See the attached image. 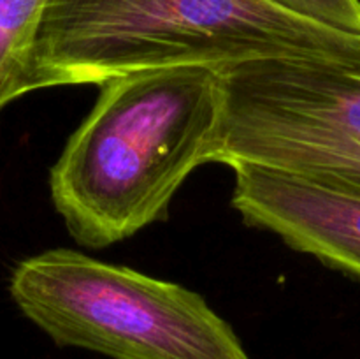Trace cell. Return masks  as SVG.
Wrapping results in <instances>:
<instances>
[{
    "label": "cell",
    "instance_id": "1",
    "mask_svg": "<svg viewBox=\"0 0 360 359\" xmlns=\"http://www.w3.org/2000/svg\"><path fill=\"white\" fill-rule=\"evenodd\" d=\"M221 109L218 67H162L101 84L49 171L51 201L74 241L104 248L165 220L179 187L210 164Z\"/></svg>",
    "mask_w": 360,
    "mask_h": 359
},
{
    "label": "cell",
    "instance_id": "2",
    "mask_svg": "<svg viewBox=\"0 0 360 359\" xmlns=\"http://www.w3.org/2000/svg\"><path fill=\"white\" fill-rule=\"evenodd\" d=\"M271 56L320 60L360 73V35L266 0H48L34 87H101L141 70L224 69Z\"/></svg>",
    "mask_w": 360,
    "mask_h": 359
},
{
    "label": "cell",
    "instance_id": "3",
    "mask_svg": "<svg viewBox=\"0 0 360 359\" xmlns=\"http://www.w3.org/2000/svg\"><path fill=\"white\" fill-rule=\"evenodd\" d=\"M9 291L20 312L60 347L112 359H250L200 294L77 250L21 260Z\"/></svg>",
    "mask_w": 360,
    "mask_h": 359
},
{
    "label": "cell",
    "instance_id": "4",
    "mask_svg": "<svg viewBox=\"0 0 360 359\" xmlns=\"http://www.w3.org/2000/svg\"><path fill=\"white\" fill-rule=\"evenodd\" d=\"M221 88L210 164L283 169L360 196V73L271 56L224 67Z\"/></svg>",
    "mask_w": 360,
    "mask_h": 359
},
{
    "label": "cell",
    "instance_id": "5",
    "mask_svg": "<svg viewBox=\"0 0 360 359\" xmlns=\"http://www.w3.org/2000/svg\"><path fill=\"white\" fill-rule=\"evenodd\" d=\"M232 206L245 224L360 280V196L266 165L236 162Z\"/></svg>",
    "mask_w": 360,
    "mask_h": 359
},
{
    "label": "cell",
    "instance_id": "6",
    "mask_svg": "<svg viewBox=\"0 0 360 359\" xmlns=\"http://www.w3.org/2000/svg\"><path fill=\"white\" fill-rule=\"evenodd\" d=\"M48 0H0V109L30 94Z\"/></svg>",
    "mask_w": 360,
    "mask_h": 359
},
{
    "label": "cell",
    "instance_id": "7",
    "mask_svg": "<svg viewBox=\"0 0 360 359\" xmlns=\"http://www.w3.org/2000/svg\"><path fill=\"white\" fill-rule=\"evenodd\" d=\"M295 16L360 35V0H266Z\"/></svg>",
    "mask_w": 360,
    "mask_h": 359
}]
</instances>
